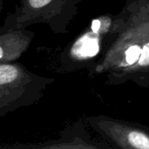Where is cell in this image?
<instances>
[{"label":"cell","mask_w":149,"mask_h":149,"mask_svg":"<svg viewBox=\"0 0 149 149\" xmlns=\"http://www.w3.org/2000/svg\"><path fill=\"white\" fill-rule=\"evenodd\" d=\"M140 63L142 65H149V43L146 44L141 50V54L140 57Z\"/></svg>","instance_id":"cell-3"},{"label":"cell","mask_w":149,"mask_h":149,"mask_svg":"<svg viewBox=\"0 0 149 149\" xmlns=\"http://www.w3.org/2000/svg\"><path fill=\"white\" fill-rule=\"evenodd\" d=\"M51 0H29V3L33 8L38 9V8H41V7L45 6Z\"/></svg>","instance_id":"cell-4"},{"label":"cell","mask_w":149,"mask_h":149,"mask_svg":"<svg viewBox=\"0 0 149 149\" xmlns=\"http://www.w3.org/2000/svg\"><path fill=\"white\" fill-rule=\"evenodd\" d=\"M80 42V52L83 55L92 57L97 54L99 51V45L98 41L95 38H85Z\"/></svg>","instance_id":"cell-1"},{"label":"cell","mask_w":149,"mask_h":149,"mask_svg":"<svg viewBox=\"0 0 149 149\" xmlns=\"http://www.w3.org/2000/svg\"><path fill=\"white\" fill-rule=\"evenodd\" d=\"M141 48L139 45H133L129 47L126 52V60L129 65L134 64L141 54Z\"/></svg>","instance_id":"cell-2"},{"label":"cell","mask_w":149,"mask_h":149,"mask_svg":"<svg viewBox=\"0 0 149 149\" xmlns=\"http://www.w3.org/2000/svg\"><path fill=\"white\" fill-rule=\"evenodd\" d=\"M100 27V22L99 20H94L93 21V24H92V30L93 31H98Z\"/></svg>","instance_id":"cell-5"}]
</instances>
